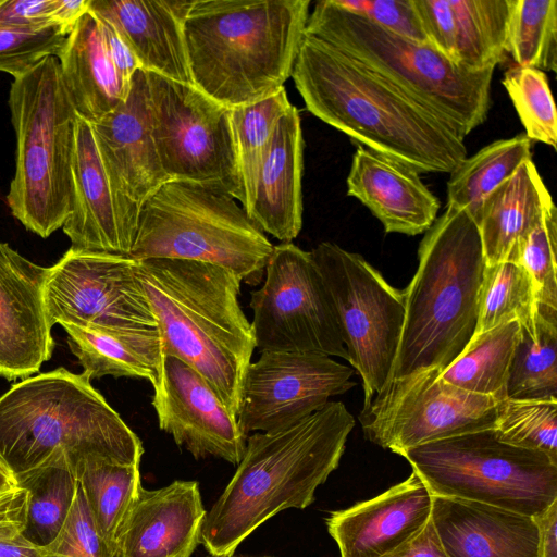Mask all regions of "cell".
Masks as SVG:
<instances>
[{
	"label": "cell",
	"instance_id": "1",
	"mask_svg": "<svg viewBox=\"0 0 557 557\" xmlns=\"http://www.w3.org/2000/svg\"><path fill=\"white\" fill-rule=\"evenodd\" d=\"M306 108L362 147L420 173H450L463 137L367 66L305 34L290 76Z\"/></svg>",
	"mask_w": 557,
	"mask_h": 557
},
{
	"label": "cell",
	"instance_id": "2",
	"mask_svg": "<svg viewBox=\"0 0 557 557\" xmlns=\"http://www.w3.org/2000/svg\"><path fill=\"white\" fill-rule=\"evenodd\" d=\"M355 423L342 401L330 400L296 423L247 436L233 478L203 521L206 550L233 557L271 517L311 505L318 486L337 468Z\"/></svg>",
	"mask_w": 557,
	"mask_h": 557
},
{
	"label": "cell",
	"instance_id": "3",
	"mask_svg": "<svg viewBox=\"0 0 557 557\" xmlns=\"http://www.w3.org/2000/svg\"><path fill=\"white\" fill-rule=\"evenodd\" d=\"M136 274L163 354L194 369L237 418L256 348L238 299L242 277L214 264L178 259L137 260Z\"/></svg>",
	"mask_w": 557,
	"mask_h": 557
},
{
	"label": "cell",
	"instance_id": "4",
	"mask_svg": "<svg viewBox=\"0 0 557 557\" xmlns=\"http://www.w3.org/2000/svg\"><path fill=\"white\" fill-rule=\"evenodd\" d=\"M309 0H193L183 32L193 85L235 108L265 99L292 76Z\"/></svg>",
	"mask_w": 557,
	"mask_h": 557
},
{
	"label": "cell",
	"instance_id": "5",
	"mask_svg": "<svg viewBox=\"0 0 557 557\" xmlns=\"http://www.w3.org/2000/svg\"><path fill=\"white\" fill-rule=\"evenodd\" d=\"M90 381L58 368L0 396V458L16 480L60 456L76 479L95 460L140 463L141 441Z\"/></svg>",
	"mask_w": 557,
	"mask_h": 557
},
{
	"label": "cell",
	"instance_id": "6",
	"mask_svg": "<svg viewBox=\"0 0 557 557\" xmlns=\"http://www.w3.org/2000/svg\"><path fill=\"white\" fill-rule=\"evenodd\" d=\"M418 257L403 290L405 318L388 381L430 369L443 372L475 333L485 259L473 218L446 205L420 242Z\"/></svg>",
	"mask_w": 557,
	"mask_h": 557
},
{
	"label": "cell",
	"instance_id": "7",
	"mask_svg": "<svg viewBox=\"0 0 557 557\" xmlns=\"http://www.w3.org/2000/svg\"><path fill=\"white\" fill-rule=\"evenodd\" d=\"M306 34L360 62L463 138L487 117L494 70L465 69L432 45L392 33L333 0L315 3Z\"/></svg>",
	"mask_w": 557,
	"mask_h": 557
},
{
	"label": "cell",
	"instance_id": "8",
	"mask_svg": "<svg viewBox=\"0 0 557 557\" xmlns=\"http://www.w3.org/2000/svg\"><path fill=\"white\" fill-rule=\"evenodd\" d=\"M8 104L15 134V170L7 195L12 215L47 238L72 212L76 111L57 58L13 79Z\"/></svg>",
	"mask_w": 557,
	"mask_h": 557
},
{
	"label": "cell",
	"instance_id": "9",
	"mask_svg": "<svg viewBox=\"0 0 557 557\" xmlns=\"http://www.w3.org/2000/svg\"><path fill=\"white\" fill-rule=\"evenodd\" d=\"M273 246L225 190L171 180L143 207L129 257L210 263L255 285L263 277Z\"/></svg>",
	"mask_w": 557,
	"mask_h": 557
},
{
	"label": "cell",
	"instance_id": "10",
	"mask_svg": "<svg viewBox=\"0 0 557 557\" xmlns=\"http://www.w3.org/2000/svg\"><path fill=\"white\" fill-rule=\"evenodd\" d=\"M433 496L483 503L531 517L557 500V462L500 442L494 429L425 443L399 454Z\"/></svg>",
	"mask_w": 557,
	"mask_h": 557
},
{
	"label": "cell",
	"instance_id": "11",
	"mask_svg": "<svg viewBox=\"0 0 557 557\" xmlns=\"http://www.w3.org/2000/svg\"><path fill=\"white\" fill-rule=\"evenodd\" d=\"M331 297L348 360L360 375L363 406L389 380L405 318L403 290L359 253L330 242L310 250Z\"/></svg>",
	"mask_w": 557,
	"mask_h": 557
},
{
	"label": "cell",
	"instance_id": "12",
	"mask_svg": "<svg viewBox=\"0 0 557 557\" xmlns=\"http://www.w3.org/2000/svg\"><path fill=\"white\" fill-rule=\"evenodd\" d=\"M146 73L152 137L169 180L214 186L239 201L231 108L194 85Z\"/></svg>",
	"mask_w": 557,
	"mask_h": 557
},
{
	"label": "cell",
	"instance_id": "13",
	"mask_svg": "<svg viewBox=\"0 0 557 557\" xmlns=\"http://www.w3.org/2000/svg\"><path fill=\"white\" fill-rule=\"evenodd\" d=\"M250 322L260 351L309 352L348 360L324 281L306 251L273 246L260 288L250 294Z\"/></svg>",
	"mask_w": 557,
	"mask_h": 557
},
{
	"label": "cell",
	"instance_id": "14",
	"mask_svg": "<svg viewBox=\"0 0 557 557\" xmlns=\"http://www.w3.org/2000/svg\"><path fill=\"white\" fill-rule=\"evenodd\" d=\"M436 369L388 381L359 416L372 443L401 451L451 436L494 429L498 400L453 386Z\"/></svg>",
	"mask_w": 557,
	"mask_h": 557
},
{
	"label": "cell",
	"instance_id": "15",
	"mask_svg": "<svg viewBox=\"0 0 557 557\" xmlns=\"http://www.w3.org/2000/svg\"><path fill=\"white\" fill-rule=\"evenodd\" d=\"M129 256L69 249L48 268L45 302L52 325L157 327Z\"/></svg>",
	"mask_w": 557,
	"mask_h": 557
},
{
	"label": "cell",
	"instance_id": "16",
	"mask_svg": "<svg viewBox=\"0 0 557 557\" xmlns=\"http://www.w3.org/2000/svg\"><path fill=\"white\" fill-rule=\"evenodd\" d=\"M355 372L323 355L261 351L247 368L237 422L247 436L288 426L352 388Z\"/></svg>",
	"mask_w": 557,
	"mask_h": 557
},
{
	"label": "cell",
	"instance_id": "17",
	"mask_svg": "<svg viewBox=\"0 0 557 557\" xmlns=\"http://www.w3.org/2000/svg\"><path fill=\"white\" fill-rule=\"evenodd\" d=\"M90 124L121 231L132 250L143 207L170 181L152 137L146 71L139 69L133 75L125 102Z\"/></svg>",
	"mask_w": 557,
	"mask_h": 557
},
{
	"label": "cell",
	"instance_id": "18",
	"mask_svg": "<svg viewBox=\"0 0 557 557\" xmlns=\"http://www.w3.org/2000/svg\"><path fill=\"white\" fill-rule=\"evenodd\" d=\"M152 406L159 428L194 458L216 457L238 465L247 435L209 384L185 362L162 354Z\"/></svg>",
	"mask_w": 557,
	"mask_h": 557
},
{
	"label": "cell",
	"instance_id": "19",
	"mask_svg": "<svg viewBox=\"0 0 557 557\" xmlns=\"http://www.w3.org/2000/svg\"><path fill=\"white\" fill-rule=\"evenodd\" d=\"M47 274L48 268L0 240V376L8 381L29 377L52 356Z\"/></svg>",
	"mask_w": 557,
	"mask_h": 557
},
{
	"label": "cell",
	"instance_id": "20",
	"mask_svg": "<svg viewBox=\"0 0 557 557\" xmlns=\"http://www.w3.org/2000/svg\"><path fill=\"white\" fill-rule=\"evenodd\" d=\"M433 495L412 473L384 493L334 511L327 530L341 557H385L417 535L431 518Z\"/></svg>",
	"mask_w": 557,
	"mask_h": 557
},
{
	"label": "cell",
	"instance_id": "21",
	"mask_svg": "<svg viewBox=\"0 0 557 557\" xmlns=\"http://www.w3.org/2000/svg\"><path fill=\"white\" fill-rule=\"evenodd\" d=\"M429 44L473 72L507 54L512 0H412Z\"/></svg>",
	"mask_w": 557,
	"mask_h": 557
},
{
	"label": "cell",
	"instance_id": "22",
	"mask_svg": "<svg viewBox=\"0 0 557 557\" xmlns=\"http://www.w3.org/2000/svg\"><path fill=\"white\" fill-rule=\"evenodd\" d=\"M206 516L196 481L143 487L121 532L115 557H191Z\"/></svg>",
	"mask_w": 557,
	"mask_h": 557
},
{
	"label": "cell",
	"instance_id": "23",
	"mask_svg": "<svg viewBox=\"0 0 557 557\" xmlns=\"http://www.w3.org/2000/svg\"><path fill=\"white\" fill-rule=\"evenodd\" d=\"M431 519L447 557H539L534 517L483 503L433 496Z\"/></svg>",
	"mask_w": 557,
	"mask_h": 557
},
{
	"label": "cell",
	"instance_id": "24",
	"mask_svg": "<svg viewBox=\"0 0 557 557\" xmlns=\"http://www.w3.org/2000/svg\"><path fill=\"white\" fill-rule=\"evenodd\" d=\"M346 185L347 195L366 206L386 233H424L441 207L418 172L361 145L352 156Z\"/></svg>",
	"mask_w": 557,
	"mask_h": 557
},
{
	"label": "cell",
	"instance_id": "25",
	"mask_svg": "<svg viewBox=\"0 0 557 557\" xmlns=\"http://www.w3.org/2000/svg\"><path fill=\"white\" fill-rule=\"evenodd\" d=\"M190 1L89 0L116 27L140 67L193 85L183 21Z\"/></svg>",
	"mask_w": 557,
	"mask_h": 557
},
{
	"label": "cell",
	"instance_id": "26",
	"mask_svg": "<svg viewBox=\"0 0 557 557\" xmlns=\"http://www.w3.org/2000/svg\"><path fill=\"white\" fill-rule=\"evenodd\" d=\"M72 212L62 230L71 249L129 256L113 193L100 159L91 124L76 113Z\"/></svg>",
	"mask_w": 557,
	"mask_h": 557
},
{
	"label": "cell",
	"instance_id": "27",
	"mask_svg": "<svg viewBox=\"0 0 557 557\" xmlns=\"http://www.w3.org/2000/svg\"><path fill=\"white\" fill-rule=\"evenodd\" d=\"M304 138L295 106L278 120L262 162L248 215L265 234L292 243L302 227Z\"/></svg>",
	"mask_w": 557,
	"mask_h": 557
},
{
	"label": "cell",
	"instance_id": "28",
	"mask_svg": "<svg viewBox=\"0 0 557 557\" xmlns=\"http://www.w3.org/2000/svg\"><path fill=\"white\" fill-rule=\"evenodd\" d=\"M64 88L76 113L94 123L126 101L131 83L115 70L99 23L88 10L57 55Z\"/></svg>",
	"mask_w": 557,
	"mask_h": 557
},
{
	"label": "cell",
	"instance_id": "29",
	"mask_svg": "<svg viewBox=\"0 0 557 557\" xmlns=\"http://www.w3.org/2000/svg\"><path fill=\"white\" fill-rule=\"evenodd\" d=\"M554 206L533 160L496 187L482 202L475 218L486 265L516 262L522 237Z\"/></svg>",
	"mask_w": 557,
	"mask_h": 557
},
{
	"label": "cell",
	"instance_id": "30",
	"mask_svg": "<svg viewBox=\"0 0 557 557\" xmlns=\"http://www.w3.org/2000/svg\"><path fill=\"white\" fill-rule=\"evenodd\" d=\"M62 326L71 351L90 380L111 375L154 382L163 354L157 327Z\"/></svg>",
	"mask_w": 557,
	"mask_h": 557
},
{
	"label": "cell",
	"instance_id": "31",
	"mask_svg": "<svg viewBox=\"0 0 557 557\" xmlns=\"http://www.w3.org/2000/svg\"><path fill=\"white\" fill-rule=\"evenodd\" d=\"M519 324L506 398L557 399V308L535 301Z\"/></svg>",
	"mask_w": 557,
	"mask_h": 557
},
{
	"label": "cell",
	"instance_id": "32",
	"mask_svg": "<svg viewBox=\"0 0 557 557\" xmlns=\"http://www.w3.org/2000/svg\"><path fill=\"white\" fill-rule=\"evenodd\" d=\"M531 159L532 141L524 134L491 143L449 173L447 205L474 219L484 199Z\"/></svg>",
	"mask_w": 557,
	"mask_h": 557
},
{
	"label": "cell",
	"instance_id": "33",
	"mask_svg": "<svg viewBox=\"0 0 557 557\" xmlns=\"http://www.w3.org/2000/svg\"><path fill=\"white\" fill-rule=\"evenodd\" d=\"M519 327V322L512 321L474 335L440 377L462 391L505 399Z\"/></svg>",
	"mask_w": 557,
	"mask_h": 557
},
{
	"label": "cell",
	"instance_id": "34",
	"mask_svg": "<svg viewBox=\"0 0 557 557\" xmlns=\"http://www.w3.org/2000/svg\"><path fill=\"white\" fill-rule=\"evenodd\" d=\"M77 481L94 523L115 557L121 532L143 488L139 465L90 461Z\"/></svg>",
	"mask_w": 557,
	"mask_h": 557
},
{
	"label": "cell",
	"instance_id": "35",
	"mask_svg": "<svg viewBox=\"0 0 557 557\" xmlns=\"http://www.w3.org/2000/svg\"><path fill=\"white\" fill-rule=\"evenodd\" d=\"M26 492L23 535L39 547L50 544L63 527L72 507L77 479L65 456L17 480Z\"/></svg>",
	"mask_w": 557,
	"mask_h": 557
},
{
	"label": "cell",
	"instance_id": "36",
	"mask_svg": "<svg viewBox=\"0 0 557 557\" xmlns=\"http://www.w3.org/2000/svg\"><path fill=\"white\" fill-rule=\"evenodd\" d=\"M285 88L260 101L231 108L234 133L239 202L248 212L258 175L269 149L274 128L289 109Z\"/></svg>",
	"mask_w": 557,
	"mask_h": 557
},
{
	"label": "cell",
	"instance_id": "37",
	"mask_svg": "<svg viewBox=\"0 0 557 557\" xmlns=\"http://www.w3.org/2000/svg\"><path fill=\"white\" fill-rule=\"evenodd\" d=\"M507 54L518 66L557 71L556 0H512Z\"/></svg>",
	"mask_w": 557,
	"mask_h": 557
},
{
	"label": "cell",
	"instance_id": "38",
	"mask_svg": "<svg viewBox=\"0 0 557 557\" xmlns=\"http://www.w3.org/2000/svg\"><path fill=\"white\" fill-rule=\"evenodd\" d=\"M534 305L532 281L521 265L510 261L485 264L474 335L512 321H524Z\"/></svg>",
	"mask_w": 557,
	"mask_h": 557
},
{
	"label": "cell",
	"instance_id": "39",
	"mask_svg": "<svg viewBox=\"0 0 557 557\" xmlns=\"http://www.w3.org/2000/svg\"><path fill=\"white\" fill-rule=\"evenodd\" d=\"M494 431L500 442L544 453L557 462V399L499 400Z\"/></svg>",
	"mask_w": 557,
	"mask_h": 557
},
{
	"label": "cell",
	"instance_id": "40",
	"mask_svg": "<svg viewBox=\"0 0 557 557\" xmlns=\"http://www.w3.org/2000/svg\"><path fill=\"white\" fill-rule=\"evenodd\" d=\"M502 84L524 127L525 136L556 149L557 119L553 94L545 72L513 65Z\"/></svg>",
	"mask_w": 557,
	"mask_h": 557
},
{
	"label": "cell",
	"instance_id": "41",
	"mask_svg": "<svg viewBox=\"0 0 557 557\" xmlns=\"http://www.w3.org/2000/svg\"><path fill=\"white\" fill-rule=\"evenodd\" d=\"M557 208L552 206L530 227L518 248L517 263L532 281L535 301L557 308Z\"/></svg>",
	"mask_w": 557,
	"mask_h": 557
},
{
	"label": "cell",
	"instance_id": "42",
	"mask_svg": "<svg viewBox=\"0 0 557 557\" xmlns=\"http://www.w3.org/2000/svg\"><path fill=\"white\" fill-rule=\"evenodd\" d=\"M60 28H0V72L20 77L49 57L59 54L66 39Z\"/></svg>",
	"mask_w": 557,
	"mask_h": 557
},
{
	"label": "cell",
	"instance_id": "43",
	"mask_svg": "<svg viewBox=\"0 0 557 557\" xmlns=\"http://www.w3.org/2000/svg\"><path fill=\"white\" fill-rule=\"evenodd\" d=\"M41 557H113L94 523L79 482L63 527L42 547Z\"/></svg>",
	"mask_w": 557,
	"mask_h": 557
},
{
	"label": "cell",
	"instance_id": "44",
	"mask_svg": "<svg viewBox=\"0 0 557 557\" xmlns=\"http://www.w3.org/2000/svg\"><path fill=\"white\" fill-rule=\"evenodd\" d=\"M335 4L405 38L429 44L412 0H333Z\"/></svg>",
	"mask_w": 557,
	"mask_h": 557
},
{
	"label": "cell",
	"instance_id": "45",
	"mask_svg": "<svg viewBox=\"0 0 557 557\" xmlns=\"http://www.w3.org/2000/svg\"><path fill=\"white\" fill-rule=\"evenodd\" d=\"M53 2L54 0H0V28L52 26L49 14Z\"/></svg>",
	"mask_w": 557,
	"mask_h": 557
},
{
	"label": "cell",
	"instance_id": "46",
	"mask_svg": "<svg viewBox=\"0 0 557 557\" xmlns=\"http://www.w3.org/2000/svg\"><path fill=\"white\" fill-rule=\"evenodd\" d=\"M91 13L99 23L103 42L111 62L119 75L125 82L131 83L135 72L141 69L138 61L113 23L99 14Z\"/></svg>",
	"mask_w": 557,
	"mask_h": 557
},
{
	"label": "cell",
	"instance_id": "47",
	"mask_svg": "<svg viewBox=\"0 0 557 557\" xmlns=\"http://www.w3.org/2000/svg\"><path fill=\"white\" fill-rule=\"evenodd\" d=\"M385 557H447V555L430 518L417 535Z\"/></svg>",
	"mask_w": 557,
	"mask_h": 557
},
{
	"label": "cell",
	"instance_id": "48",
	"mask_svg": "<svg viewBox=\"0 0 557 557\" xmlns=\"http://www.w3.org/2000/svg\"><path fill=\"white\" fill-rule=\"evenodd\" d=\"M23 527L22 523L0 527V557H41L42 547L23 535Z\"/></svg>",
	"mask_w": 557,
	"mask_h": 557
},
{
	"label": "cell",
	"instance_id": "49",
	"mask_svg": "<svg viewBox=\"0 0 557 557\" xmlns=\"http://www.w3.org/2000/svg\"><path fill=\"white\" fill-rule=\"evenodd\" d=\"M89 0H54L49 18L52 26L69 35L88 11Z\"/></svg>",
	"mask_w": 557,
	"mask_h": 557
},
{
	"label": "cell",
	"instance_id": "50",
	"mask_svg": "<svg viewBox=\"0 0 557 557\" xmlns=\"http://www.w3.org/2000/svg\"><path fill=\"white\" fill-rule=\"evenodd\" d=\"M534 518L539 529V557H557V500Z\"/></svg>",
	"mask_w": 557,
	"mask_h": 557
},
{
	"label": "cell",
	"instance_id": "51",
	"mask_svg": "<svg viewBox=\"0 0 557 557\" xmlns=\"http://www.w3.org/2000/svg\"><path fill=\"white\" fill-rule=\"evenodd\" d=\"M26 492L17 487L0 493V527L8 524H24Z\"/></svg>",
	"mask_w": 557,
	"mask_h": 557
},
{
	"label": "cell",
	"instance_id": "52",
	"mask_svg": "<svg viewBox=\"0 0 557 557\" xmlns=\"http://www.w3.org/2000/svg\"><path fill=\"white\" fill-rule=\"evenodd\" d=\"M17 481L11 470L0 458V493H5L17 488Z\"/></svg>",
	"mask_w": 557,
	"mask_h": 557
}]
</instances>
